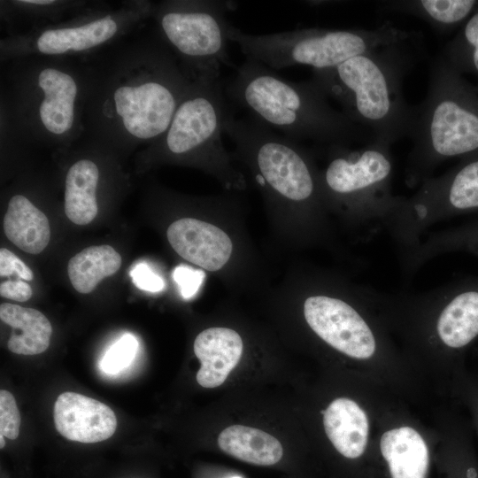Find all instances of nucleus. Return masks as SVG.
Returning a JSON list of instances; mask_svg holds the SVG:
<instances>
[{"label":"nucleus","instance_id":"1","mask_svg":"<svg viewBox=\"0 0 478 478\" xmlns=\"http://www.w3.org/2000/svg\"><path fill=\"white\" fill-rule=\"evenodd\" d=\"M418 41L417 34L335 67L312 70L311 81L374 140L391 146L408 137L411 129L412 106L405 100L402 86L418 59Z\"/></svg>","mask_w":478,"mask_h":478},{"label":"nucleus","instance_id":"2","mask_svg":"<svg viewBox=\"0 0 478 478\" xmlns=\"http://www.w3.org/2000/svg\"><path fill=\"white\" fill-rule=\"evenodd\" d=\"M227 93L255 120L296 142L311 140L328 147L374 140L368 130L332 108L311 80H285L256 60L246 58L237 67Z\"/></svg>","mask_w":478,"mask_h":478},{"label":"nucleus","instance_id":"3","mask_svg":"<svg viewBox=\"0 0 478 478\" xmlns=\"http://www.w3.org/2000/svg\"><path fill=\"white\" fill-rule=\"evenodd\" d=\"M412 141L405 183L431 177L443 162L478 153V85L468 82L442 56L432 62L426 98L412 106Z\"/></svg>","mask_w":478,"mask_h":478},{"label":"nucleus","instance_id":"4","mask_svg":"<svg viewBox=\"0 0 478 478\" xmlns=\"http://www.w3.org/2000/svg\"><path fill=\"white\" fill-rule=\"evenodd\" d=\"M417 33L399 29L387 20L373 29L304 28L250 35L230 24L228 40L246 58L271 69L309 66L312 70L335 67L356 56L408 40Z\"/></svg>","mask_w":478,"mask_h":478},{"label":"nucleus","instance_id":"5","mask_svg":"<svg viewBox=\"0 0 478 478\" xmlns=\"http://www.w3.org/2000/svg\"><path fill=\"white\" fill-rule=\"evenodd\" d=\"M324 148L328 163L320 182L325 204L354 227H383L401 197L391 189L390 145L373 140L358 150L343 144Z\"/></svg>","mask_w":478,"mask_h":478},{"label":"nucleus","instance_id":"6","mask_svg":"<svg viewBox=\"0 0 478 478\" xmlns=\"http://www.w3.org/2000/svg\"><path fill=\"white\" fill-rule=\"evenodd\" d=\"M224 133L255 172L259 185L280 199L319 215L325 205L320 173L310 153L298 142L273 131L254 119H235L230 112Z\"/></svg>","mask_w":478,"mask_h":478},{"label":"nucleus","instance_id":"7","mask_svg":"<svg viewBox=\"0 0 478 478\" xmlns=\"http://www.w3.org/2000/svg\"><path fill=\"white\" fill-rule=\"evenodd\" d=\"M478 213V153L466 156L449 171L429 177L409 198L401 197L383 224L400 254L415 247L432 225Z\"/></svg>","mask_w":478,"mask_h":478},{"label":"nucleus","instance_id":"8","mask_svg":"<svg viewBox=\"0 0 478 478\" xmlns=\"http://www.w3.org/2000/svg\"><path fill=\"white\" fill-rule=\"evenodd\" d=\"M186 96L166 132L165 149L173 156H197L226 185L243 187L242 175L230 164L222 143L230 110L220 79L199 78Z\"/></svg>","mask_w":478,"mask_h":478},{"label":"nucleus","instance_id":"9","mask_svg":"<svg viewBox=\"0 0 478 478\" xmlns=\"http://www.w3.org/2000/svg\"><path fill=\"white\" fill-rule=\"evenodd\" d=\"M230 1H207L166 10L161 16L162 30L171 44L197 65L198 78L220 79V66L233 67L227 42Z\"/></svg>","mask_w":478,"mask_h":478},{"label":"nucleus","instance_id":"10","mask_svg":"<svg viewBox=\"0 0 478 478\" xmlns=\"http://www.w3.org/2000/svg\"><path fill=\"white\" fill-rule=\"evenodd\" d=\"M350 292L319 291L303 304L305 320L327 344L357 359H367L377 350V338Z\"/></svg>","mask_w":478,"mask_h":478},{"label":"nucleus","instance_id":"11","mask_svg":"<svg viewBox=\"0 0 478 478\" xmlns=\"http://www.w3.org/2000/svg\"><path fill=\"white\" fill-rule=\"evenodd\" d=\"M168 81L154 80L115 90L116 112L132 135L150 139L166 132L179 106L176 85Z\"/></svg>","mask_w":478,"mask_h":478},{"label":"nucleus","instance_id":"12","mask_svg":"<svg viewBox=\"0 0 478 478\" xmlns=\"http://www.w3.org/2000/svg\"><path fill=\"white\" fill-rule=\"evenodd\" d=\"M53 417L61 436L84 443L104 441L117 428L116 415L108 405L75 392H64L58 397Z\"/></svg>","mask_w":478,"mask_h":478},{"label":"nucleus","instance_id":"13","mask_svg":"<svg viewBox=\"0 0 478 478\" xmlns=\"http://www.w3.org/2000/svg\"><path fill=\"white\" fill-rule=\"evenodd\" d=\"M166 236L182 258L210 272L221 269L233 251L232 241L225 231L194 218H181L173 222Z\"/></svg>","mask_w":478,"mask_h":478},{"label":"nucleus","instance_id":"14","mask_svg":"<svg viewBox=\"0 0 478 478\" xmlns=\"http://www.w3.org/2000/svg\"><path fill=\"white\" fill-rule=\"evenodd\" d=\"M243 343L240 335L227 328H210L200 332L194 352L201 363L197 382L204 388L221 385L238 364Z\"/></svg>","mask_w":478,"mask_h":478},{"label":"nucleus","instance_id":"15","mask_svg":"<svg viewBox=\"0 0 478 478\" xmlns=\"http://www.w3.org/2000/svg\"><path fill=\"white\" fill-rule=\"evenodd\" d=\"M325 432L343 457L355 459L366 451L368 437V420L358 405L345 397L332 401L324 412Z\"/></svg>","mask_w":478,"mask_h":478},{"label":"nucleus","instance_id":"16","mask_svg":"<svg viewBox=\"0 0 478 478\" xmlns=\"http://www.w3.org/2000/svg\"><path fill=\"white\" fill-rule=\"evenodd\" d=\"M38 83L45 96L39 108L43 126L56 135L68 131L74 119V80L57 69L45 68L39 74Z\"/></svg>","mask_w":478,"mask_h":478},{"label":"nucleus","instance_id":"17","mask_svg":"<svg viewBox=\"0 0 478 478\" xmlns=\"http://www.w3.org/2000/svg\"><path fill=\"white\" fill-rule=\"evenodd\" d=\"M4 230L13 244L31 254L42 252L50 239L48 218L22 195L11 198L4 218Z\"/></svg>","mask_w":478,"mask_h":478},{"label":"nucleus","instance_id":"18","mask_svg":"<svg viewBox=\"0 0 478 478\" xmlns=\"http://www.w3.org/2000/svg\"><path fill=\"white\" fill-rule=\"evenodd\" d=\"M0 319L12 328L7 343L10 351L20 355H36L48 349L52 327L40 311L3 303L0 305Z\"/></svg>","mask_w":478,"mask_h":478},{"label":"nucleus","instance_id":"19","mask_svg":"<svg viewBox=\"0 0 478 478\" xmlns=\"http://www.w3.org/2000/svg\"><path fill=\"white\" fill-rule=\"evenodd\" d=\"M450 252H466L478 258V219L434 233L400 254L405 272L412 274L428 260Z\"/></svg>","mask_w":478,"mask_h":478},{"label":"nucleus","instance_id":"20","mask_svg":"<svg viewBox=\"0 0 478 478\" xmlns=\"http://www.w3.org/2000/svg\"><path fill=\"white\" fill-rule=\"evenodd\" d=\"M477 7L476 0H399L380 4L382 12L417 17L438 33L461 27Z\"/></svg>","mask_w":478,"mask_h":478},{"label":"nucleus","instance_id":"21","mask_svg":"<svg viewBox=\"0 0 478 478\" xmlns=\"http://www.w3.org/2000/svg\"><path fill=\"white\" fill-rule=\"evenodd\" d=\"M218 444L225 453L258 466L274 465L283 454L282 446L275 437L243 425H232L222 430Z\"/></svg>","mask_w":478,"mask_h":478},{"label":"nucleus","instance_id":"22","mask_svg":"<svg viewBox=\"0 0 478 478\" xmlns=\"http://www.w3.org/2000/svg\"><path fill=\"white\" fill-rule=\"evenodd\" d=\"M99 172L89 159L74 163L67 172L65 190V212L74 224L87 225L96 216V186Z\"/></svg>","mask_w":478,"mask_h":478},{"label":"nucleus","instance_id":"23","mask_svg":"<svg viewBox=\"0 0 478 478\" xmlns=\"http://www.w3.org/2000/svg\"><path fill=\"white\" fill-rule=\"evenodd\" d=\"M121 256L113 247L106 244L83 249L68 262L70 281L80 293L92 292L105 277L113 275L120 267Z\"/></svg>","mask_w":478,"mask_h":478},{"label":"nucleus","instance_id":"24","mask_svg":"<svg viewBox=\"0 0 478 478\" xmlns=\"http://www.w3.org/2000/svg\"><path fill=\"white\" fill-rule=\"evenodd\" d=\"M117 28V23L106 17L77 27L47 30L39 36L36 44L44 54L84 50L112 38Z\"/></svg>","mask_w":478,"mask_h":478},{"label":"nucleus","instance_id":"25","mask_svg":"<svg viewBox=\"0 0 478 478\" xmlns=\"http://www.w3.org/2000/svg\"><path fill=\"white\" fill-rule=\"evenodd\" d=\"M441 56L459 73L474 76L478 85V7L448 42Z\"/></svg>","mask_w":478,"mask_h":478},{"label":"nucleus","instance_id":"26","mask_svg":"<svg viewBox=\"0 0 478 478\" xmlns=\"http://www.w3.org/2000/svg\"><path fill=\"white\" fill-rule=\"evenodd\" d=\"M138 341L127 333L117 340L104 353L100 361V369L106 374H117L127 368L138 351Z\"/></svg>","mask_w":478,"mask_h":478},{"label":"nucleus","instance_id":"27","mask_svg":"<svg viewBox=\"0 0 478 478\" xmlns=\"http://www.w3.org/2000/svg\"><path fill=\"white\" fill-rule=\"evenodd\" d=\"M20 415L13 395L0 390V434L16 439L19 434Z\"/></svg>","mask_w":478,"mask_h":478},{"label":"nucleus","instance_id":"28","mask_svg":"<svg viewBox=\"0 0 478 478\" xmlns=\"http://www.w3.org/2000/svg\"><path fill=\"white\" fill-rule=\"evenodd\" d=\"M173 278L176 282L181 297L189 299L194 297L204 278V273L185 265L176 266L173 272Z\"/></svg>","mask_w":478,"mask_h":478},{"label":"nucleus","instance_id":"29","mask_svg":"<svg viewBox=\"0 0 478 478\" xmlns=\"http://www.w3.org/2000/svg\"><path fill=\"white\" fill-rule=\"evenodd\" d=\"M130 277L133 283L143 290L158 292L165 287L163 279L144 262L138 263L132 268Z\"/></svg>","mask_w":478,"mask_h":478},{"label":"nucleus","instance_id":"30","mask_svg":"<svg viewBox=\"0 0 478 478\" xmlns=\"http://www.w3.org/2000/svg\"><path fill=\"white\" fill-rule=\"evenodd\" d=\"M16 274L20 279L32 281L34 274L32 270L13 252L1 248L0 250V275L10 276Z\"/></svg>","mask_w":478,"mask_h":478},{"label":"nucleus","instance_id":"31","mask_svg":"<svg viewBox=\"0 0 478 478\" xmlns=\"http://www.w3.org/2000/svg\"><path fill=\"white\" fill-rule=\"evenodd\" d=\"M1 297L17 302H26L33 295L31 286L24 281H6L0 285Z\"/></svg>","mask_w":478,"mask_h":478},{"label":"nucleus","instance_id":"32","mask_svg":"<svg viewBox=\"0 0 478 478\" xmlns=\"http://www.w3.org/2000/svg\"><path fill=\"white\" fill-rule=\"evenodd\" d=\"M20 3H24V4H53L54 1L52 0H24V1H19Z\"/></svg>","mask_w":478,"mask_h":478},{"label":"nucleus","instance_id":"33","mask_svg":"<svg viewBox=\"0 0 478 478\" xmlns=\"http://www.w3.org/2000/svg\"><path fill=\"white\" fill-rule=\"evenodd\" d=\"M4 435L0 434V448H4V444H5V442H4Z\"/></svg>","mask_w":478,"mask_h":478},{"label":"nucleus","instance_id":"34","mask_svg":"<svg viewBox=\"0 0 478 478\" xmlns=\"http://www.w3.org/2000/svg\"><path fill=\"white\" fill-rule=\"evenodd\" d=\"M231 478H242L241 476H233Z\"/></svg>","mask_w":478,"mask_h":478}]
</instances>
